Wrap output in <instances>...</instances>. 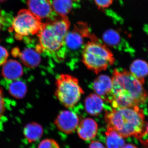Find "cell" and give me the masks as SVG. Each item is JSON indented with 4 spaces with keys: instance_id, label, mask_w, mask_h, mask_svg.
<instances>
[{
    "instance_id": "12",
    "label": "cell",
    "mask_w": 148,
    "mask_h": 148,
    "mask_svg": "<svg viewBox=\"0 0 148 148\" xmlns=\"http://www.w3.org/2000/svg\"><path fill=\"white\" fill-rule=\"evenodd\" d=\"M2 73L6 79L14 81L20 78L23 75V68L18 61L14 59L8 60L3 65Z\"/></svg>"
},
{
    "instance_id": "18",
    "label": "cell",
    "mask_w": 148,
    "mask_h": 148,
    "mask_svg": "<svg viewBox=\"0 0 148 148\" xmlns=\"http://www.w3.org/2000/svg\"><path fill=\"white\" fill-rule=\"evenodd\" d=\"M27 91V85L21 81H13L9 86L10 94L16 99H23L26 96Z\"/></svg>"
},
{
    "instance_id": "29",
    "label": "cell",
    "mask_w": 148,
    "mask_h": 148,
    "mask_svg": "<svg viewBox=\"0 0 148 148\" xmlns=\"http://www.w3.org/2000/svg\"><path fill=\"white\" fill-rule=\"evenodd\" d=\"M6 0H0V2H2L5 1Z\"/></svg>"
},
{
    "instance_id": "8",
    "label": "cell",
    "mask_w": 148,
    "mask_h": 148,
    "mask_svg": "<svg viewBox=\"0 0 148 148\" xmlns=\"http://www.w3.org/2000/svg\"><path fill=\"white\" fill-rule=\"evenodd\" d=\"M54 123L60 131L66 134H70L73 132L77 127L79 118L73 112L63 111L58 114Z\"/></svg>"
},
{
    "instance_id": "13",
    "label": "cell",
    "mask_w": 148,
    "mask_h": 148,
    "mask_svg": "<svg viewBox=\"0 0 148 148\" xmlns=\"http://www.w3.org/2000/svg\"><path fill=\"white\" fill-rule=\"evenodd\" d=\"M85 106L88 113L96 116L100 114L103 110V99L96 94H90L85 100Z\"/></svg>"
},
{
    "instance_id": "23",
    "label": "cell",
    "mask_w": 148,
    "mask_h": 148,
    "mask_svg": "<svg viewBox=\"0 0 148 148\" xmlns=\"http://www.w3.org/2000/svg\"><path fill=\"white\" fill-rule=\"evenodd\" d=\"M5 111V102L2 88L0 87V120L3 116Z\"/></svg>"
},
{
    "instance_id": "24",
    "label": "cell",
    "mask_w": 148,
    "mask_h": 148,
    "mask_svg": "<svg viewBox=\"0 0 148 148\" xmlns=\"http://www.w3.org/2000/svg\"><path fill=\"white\" fill-rule=\"evenodd\" d=\"M95 3L100 8L108 7L112 4L113 0H94Z\"/></svg>"
},
{
    "instance_id": "4",
    "label": "cell",
    "mask_w": 148,
    "mask_h": 148,
    "mask_svg": "<svg viewBox=\"0 0 148 148\" xmlns=\"http://www.w3.org/2000/svg\"><path fill=\"white\" fill-rule=\"evenodd\" d=\"M82 61L88 69L98 74L112 65L115 59L111 51L95 38L84 47Z\"/></svg>"
},
{
    "instance_id": "5",
    "label": "cell",
    "mask_w": 148,
    "mask_h": 148,
    "mask_svg": "<svg viewBox=\"0 0 148 148\" xmlns=\"http://www.w3.org/2000/svg\"><path fill=\"white\" fill-rule=\"evenodd\" d=\"M56 84V96L66 108L73 107L84 93L78 80L71 75H60L57 77Z\"/></svg>"
},
{
    "instance_id": "17",
    "label": "cell",
    "mask_w": 148,
    "mask_h": 148,
    "mask_svg": "<svg viewBox=\"0 0 148 148\" xmlns=\"http://www.w3.org/2000/svg\"><path fill=\"white\" fill-rule=\"evenodd\" d=\"M106 135V148H123L124 147V138L115 130L108 127Z\"/></svg>"
},
{
    "instance_id": "11",
    "label": "cell",
    "mask_w": 148,
    "mask_h": 148,
    "mask_svg": "<svg viewBox=\"0 0 148 148\" xmlns=\"http://www.w3.org/2000/svg\"><path fill=\"white\" fill-rule=\"evenodd\" d=\"M98 130L97 123L91 118H86L80 123L77 128V133L81 139L89 141L95 138Z\"/></svg>"
},
{
    "instance_id": "26",
    "label": "cell",
    "mask_w": 148,
    "mask_h": 148,
    "mask_svg": "<svg viewBox=\"0 0 148 148\" xmlns=\"http://www.w3.org/2000/svg\"><path fill=\"white\" fill-rule=\"evenodd\" d=\"M140 141L143 144L144 148H148V140H145V141L140 140Z\"/></svg>"
},
{
    "instance_id": "10",
    "label": "cell",
    "mask_w": 148,
    "mask_h": 148,
    "mask_svg": "<svg viewBox=\"0 0 148 148\" xmlns=\"http://www.w3.org/2000/svg\"><path fill=\"white\" fill-rule=\"evenodd\" d=\"M29 10L40 19L47 18L51 15L53 9L49 0H27Z\"/></svg>"
},
{
    "instance_id": "6",
    "label": "cell",
    "mask_w": 148,
    "mask_h": 148,
    "mask_svg": "<svg viewBox=\"0 0 148 148\" xmlns=\"http://www.w3.org/2000/svg\"><path fill=\"white\" fill-rule=\"evenodd\" d=\"M42 24L41 19L30 11L21 10L14 19L10 31L14 33L17 39L22 40L23 37L38 34Z\"/></svg>"
},
{
    "instance_id": "28",
    "label": "cell",
    "mask_w": 148,
    "mask_h": 148,
    "mask_svg": "<svg viewBox=\"0 0 148 148\" xmlns=\"http://www.w3.org/2000/svg\"><path fill=\"white\" fill-rule=\"evenodd\" d=\"M2 23V19L1 16V14H0V29H1V27Z\"/></svg>"
},
{
    "instance_id": "30",
    "label": "cell",
    "mask_w": 148,
    "mask_h": 148,
    "mask_svg": "<svg viewBox=\"0 0 148 148\" xmlns=\"http://www.w3.org/2000/svg\"><path fill=\"white\" fill-rule=\"evenodd\" d=\"M148 134V125H147V134Z\"/></svg>"
},
{
    "instance_id": "21",
    "label": "cell",
    "mask_w": 148,
    "mask_h": 148,
    "mask_svg": "<svg viewBox=\"0 0 148 148\" xmlns=\"http://www.w3.org/2000/svg\"><path fill=\"white\" fill-rule=\"evenodd\" d=\"M38 148H60L58 143L55 140L47 139L42 140L39 145Z\"/></svg>"
},
{
    "instance_id": "27",
    "label": "cell",
    "mask_w": 148,
    "mask_h": 148,
    "mask_svg": "<svg viewBox=\"0 0 148 148\" xmlns=\"http://www.w3.org/2000/svg\"><path fill=\"white\" fill-rule=\"evenodd\" d=\"M123 148H138L136 146L132 144H127V145H125L124 147Z\"/></svg>"
},
{
    "instance_id": "3",
    "label": "cell",
    "mask_w": 148,
    "mask_h": 148,
    "mask_svg": "<svg viewBox=\"0 0 148 148\" xmlns=\"http://www.w3.org/2000/svg\"><path fill=\"white\" fill-rule=\"evenodd\" d=\"M60 16L58 19L42 23L37 34L39 43L36 49L39 53H45L58 61L66 57L65 39L70 26L66 16Z\"/></svg>"
},
{
    "instance_id": "15",
    "label": "cell",
    "mask_w": 148,
    "mask_h": 148,
    "mask_svg": "<svg viewBox=\"0 0 148 148\" xmlns=\"http://www.w3.org/2000/svg\"><path fill=\"white\" fill-rule=\"evenodd\" d=\"M24 135L29 142H35L39 140L42 137L43 130L42 126L36 122L27 124L24 127Z\"/></svg>"
},
{
    "instance_id": "16",
    "label": "cell",
    "mask_w": 148,
    "mask_h": 148,
    "mask_svg": "<svg viewBox=\"0 0 148 148\" xmlns=\"http://www.w3.org/2000/svg\"><path fill=\"white\" fill-rule=\"evenodd\" d=\"M130 72L135 77L145 83V79L148 75V64L144 60L137 59L131 64Z\"/></svg>"
},
{
    "instance_id": "2",
    "label": "cell",
    "mask_w": 148,
    "mask_h": 148,
    "mask_svg": "<svg viewBox=\"0 0 148 148\" xmlns=\"http://www.w3.org/2000/svg\"><path fill=\"white\" fill-rule=\"evenodd\" d=\"M105 119L108 127L123 138L133 137L140 140L147 134L148 123L144 110L139 106L106 111Z\"/></svg>"
},
{
    "instance_id": "1",
    "label": "cell",
    "mask_w": 148,
    "mask_h": 148,
    "mask_svg": "<svg viewBox=\"0 0 148 148\" xmlns=\"http://www.w3.org/2000/svg\"><path fill=\"white\" fill-rule=\"evenodd\" d=\"M110 103L113 108H128L145 104L148 93L144 83L126 70L115 69L112 77Z\"/></svg>"
},
{
    "instance_id": "19",
    "label": "cell",
    "mask_w": 148,
    "mask_h": 148,
    "mask_svg": "<svg viewBox=\"0 0 148 148\" xmlns=\"http://www.w3.org/2000/svg\"><path fill=\"white\" fill-rule=\"evenodd\" d=\"M53 10L59 16H66L73 8L72 0H53Z\"/></svg>"
},
{
    "instance_id": "20",
    "label": "cell",
    "mask_w": 148,
    "mask_h": 148,
    "mask_svg": "<svg viewBox=\"0 0 148 148\" xmlns=\"http://www.w3.org/2000/svg\"><path fill=\"white\" fill-rule=\"evenodd\" d=\"M103 39L107 45L113 47L118 46L121 39L119 33L112 29L106 31L103 34Z\"/></svg>"
},
{
    "instance_id": "9",
    "label": "cell",
    "mask_w": 148,
    "mask_h": 148,
    "mask_svg": "<svg viewBox=\"0 0 148 148\" xmlns=\"http://www.w3.org/2000/svg\"><path fill=\"white\" fill-rule=\"evenodd\" d=\"M112 86V79L106 75L99 76L92 84V88L96 94L109 103L111 99Z\"/></svg>"
},
{
    "instance_id": "22",
    "label": "cell",
    "mask_w": 148,
    "mask_h": 148,
    "mask_svg": "<svg viewBox=\"0 0 148 148\" xmlns=\"http://www.w3.org/2000/svg\"><path fill=\"white\" fill-rule=\"evenodd\" d=\"M8 57V51L5 48L0 46V66H2L6 62Z\"/></svg>"
},
{
    "instance_id": "14",
    "label": "cell",
    "mask_w": 148,
    "mask_h": 148,
    "mask_svg": "<svg viewBox=\"0 0 148 148\" xmlns=\"http://www.w3.org/2000/svg\"><path fill=\"white\" fill-rule=\"evenodd\" d=\"M18 54L22 63L29 68H36L40 63V53L36 49L32 48L25 49Z\"/></svg>"
},
{
    "instance_id": "7",
    "label": "cell",
    "mask_w": 148,
    "mask_h": 148,
    "mask_svg": "<svg viewBox=\"0 0 148 148\" xmlns=\"http://www.w3.org/2000/svg\"><path fill=\"white\" fill-rule=\"evenodd\" d=\"M92 39L95 37L90 34L86 24L79 23L75 27L73 31L68 32L65 39L66 47L72 50L79 49L83 45L86 38Z\"/></svg>"
},
{
    "instance_id": "25",
    "label": "cell",
    "mask_w": 148,
    "mask_h": 148,
    "mask_svg": "<svg viewBox=\"0 0 148 148\" xmlns=\"http://www.w3.org/2000/svg\"><path fill=\"white\" fill-rule=\"evenodd\" d=\"M88 148H106L103 144L98 141H93L90 144Z\"/></svg>"
}]
</instances>
